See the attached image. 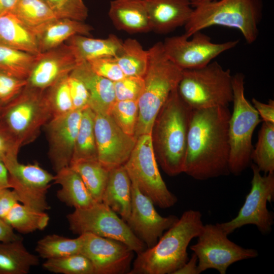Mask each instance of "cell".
Instances as JSON below:
<instances>
[{
    "mask_svg": "<svg viewBox=\"0 0 274 274\" xmlns=\"http://www.w3.org/2000/svg\"><path fill=\"white\" fill-rule=\"evenodd\" d=\"M203 225L200 211H185L154 246L137 254L128 274H173L189 259L188 245Z\"/></svg>",
    "mask_w": 274,
    "mask_h": 274,
    "instance_id": "3957f363",
    "label": "cell"
},
{
    "mask_svg": "<svg viewBox=\"0 0 274 274\" xmlns=\"http://www.w3.org/2000/svg\"><path fill=\"white\" fill-rule=\"evenodd\" d=\"M114 83L116 100H138L144 86L143 77L125 76Z\"/></svg>",
    "mask_w": 274,
    "mask_h": 274,
    "instance_id": "60d3db41",
    "label": "cell"
},
{
    "mask_svg": "<svg viewBox=\"0 0 274 274\" xmlns=\"http://www.w3.org/2000/svg\"><path fill=\"white\" fill-rule=\"evenodd\" d=\"M52 117L44 91L26 86L17 97L2 108L0 123L22 147L34 142Z\"/></svg>",
    "mask_w": 274,
    "mask_h": 274,
    "instance_id": "ba28073f",
    "label": "cell"
},
{
    "mask_svg": "<svg viewBox=\"0 0 274 274\" xmlns=\"http://www.w3.org/2000/svg\"><path fill=\"white\" fill-rule=\"evenodd\" d=\"M92 26L84 21L57 18L34 29L40 53L55 48L76 35L89 37Z\"/></svg>",
    "mask_w": 274,
    "mask_h": 274,
    "instance_id": "7402d4cb",
    "label": "cell"
},
{
    "mask_svg": "<svg viewBox=\"0 0 274 274\" xmlns=\"http://www.w3.org/2000/svg\"><path fill=\"white\" fill-rule=\"evenodd\" d=\"M39 264V258L27 250L21 238L0 242V274H27Z\"/></svg>",
    "mask_w": 274,
    "mask_h": 274,
    "instance_id": "83f0119b",
    "label": "cell"
},
{
    "mask_svg": "<svg viewBox=\"0 0 274 274\" xmlns=\"http://www.w3.org/2000/svg\"><path fill=\"white\" fill-rule=\"evenodd\" d=\"M70 166L80 176L93 199L101 202L110 170L98 159L79 160L72 163Z\"/></svg>",
    "mask_w": 274,
    "mask_h": 274,
    "instance_id": "f1b7e54d",
    "label": "cell"
},
{
    "mask_svg": "<svg viewBox=\"0 0 274 274\" xmlns=\"http://www.w3.org/2000/svg\"><path fill=\"white\" fill-rule=\"evenodd\" d=\"M1 110H2V107L0 106V115H1Z\"/></svg>",
    "mask_w": 274,
    "mask_h": 274,
    "instance_id": "11a10c76",
    "label": "cell"
},
{
    "mask_svg": "<svg viewBox=\"0 0 274 274\" xmlns=\"http://www.w3.org/2000/svg\"><path fill=\"white\" fill-rule=\"evenodd\" d=\"M10 188L8 172L5 164L0 160V190Z\"/></svg>",
    "mask_w": 274,
    "mask_h": 274,
    "instance_id": "f907efd6",
    "label": "cell"
},
{
    "mask_svg": "<svg viewBox=\"0 0 274 274\" xmlns=\"http://www.w3.org/2000/svg\"><path fill=\"white\" fill-rule=\"evenodd\" d=\"M21 147L17 140L0 123V160L17 158Z\"/></svg>",
    "mask_w": 274,
    "mask_h": 274,
    "instance_id": "f6af8a7d",
    "label": "cell"
},
{
    "mask_svg": "<svg viewBox=\"0 0 274 274\" xmlns=\"http://www.w3.org/2000/svg\"><path fill=\"white\" fill-rule=\"evenodd\" d=\"M0 44L34 55L40 53L33 29L12 12L0 16Z\"/></svg>",
    "mask_w": 274,
    "mask_h": 274,
    "instance_id": "d4e9b609",
    "label": "cell"
},
{
    "mask_svg": "<svg viewBox=\"0 0 274 274\" xmlns=\"http://www.w3.org/2000/svg\"><path fill=\"white\" fill-rule=\"evenodd\" d=\"M37 55L0 44V71L27 80Z\"/></svg>",
    "mask_w": 274,
    "mask_h": 274,
    "instance_id": "836d02e7",
    "label": "cell"
},
{
    "mask_svg": "<svg viewBox=\"0 0 274 274\" xmlns=\"http://www.w3.org/2000/svg\"><path fill=\"white\" fill-rule=\"evenodd\" d=\"M115 57L126 76L144 77L148 64L149 53L136 40L128 38L123 41L122 48Z\"/></svg>",
    "mask_w": 274,
    "mask_h": 274,
    "instance_id": "1f68e13d",
    "label": "cell"
},
{
    "mask_svg": "<svg viewBox=\"0 0 274 274\" xmlns=\"http://www.w3.org/2000/svg\"><path fill=\"white\" fill-rule=\"evenodd\" d=\"M189 40L184 34L166 38L162 42L167 57L182 70L206 66L223 52L235 47L238 40L215 43L201 31L195 32Z\"/></svg>",
    "mask_w": 274,
    "mask_h": 274,
    "instance_id": "4fadbf2b",
    "label": "cell"
},
{
    "mask_svg": "<svg viewBox=\"0 0 274 274\" xmlns=\"http://www.w3.org/2000/svg\"><path fill=\"white\" fill-rule=\"evenodd\" d=\"M110 115L125 133L134 136L139 116L138 100H116Z\"/></svg>",
    "mask_w": 274,
    "mask_h": 274,
    "instance_id": "f35d334b",
    "label": "cell"
},
{
    "mask_svg": "<svg viewBox=\"0 0 274 274\" xmlns=\"http://www.w3.org/2000/svg\"><path fill=\"white\" fill-rule=\"evenodd\" d=\"M228 235L217 223L204 224L197 242L190 247L197 258L199 273L214 269L225 274L234 263L258 255L256 250L242 247L230 241Z\"/></svg>",
    "mask_w": 274,
    "mask_h": 274,
    "instance_id": "8fae6325",
    "label": "cell"
},
{
    "mask_svg": "<svg viewBox=\"0 0 274 274\" xmlns=\"http://www.w3.org/2000/svg\"><path fill=\"white\" fill-rule=\"evenodd\" d=\"M108 15L118 30L131 33L151 30L143 0L112 1Z\"/></svg>",
    "mask_w": 274,
    "mask_h": 274,
    "instance_id": "603a6c76",
    "label": "cell"
},
{
    "mask_svg": "<svg viewBox=\"0 0 274 274\" xmlns=\"http://www.w3.org/2000/svg\"><path fill=\"white\" fill-rule=\"evenodd\" d=\"M82 111L73 110L52 117L44 126L48 143V156L55 173L70 165Z\"/></svg>",
    "mask_w": 274,
    "mask_h": 274,
    "instance_id": "ac0fdd59",
    "label": "cell"
},
{
    "mask_svg": "<svg viewBox=\"0 0 274 274\" xmlns=\"http://www.w3.org/2000/svg\"><path fill=\"white\" fill-rule=\"evenodd\" d=\"M10 189L0 190V217L4 219L13 207L20 202L16 193Z\"/></svg>",
    "mask_w": 274,
    "mask_h": 274,
    "instance_id": "bcb514c9",
    "label": "cell"
},
{
    "mask_svg": "<svg viewBox=\"0 0 274 274\" xmlns=\"http://www.w3.org/2000/svg\"><path fill=\"white\" fill-rule=\"evenodd\" d=\"M188 1L190 2L192 6L193 7L202 3L204 1V0H188Z\"/></svg>",
    "mask_w": 274,
    "mask_h": 274,
    "instance_id": "f5cc1de1",
    "label": "cell"
},
{
    "mask_svg": "<svg viewBox=\"0 0 274 274\" xmlns=\"http://www.w3.org/2000/svg\"><path fill=\"white\" fill-rule=\"evenodd\" d=\"M26 85L27 80L0 71V106L2 108L14 99Z\"/></svg>",
    "mask_w": 274,
    "mask_h": 274,
    "instance_id": "b9f144b4",
    "label": "cell"
},
{
    "mask_svg": "<svg viewBox=\"0 0 274 274\" xmlns=\"http://www.w3.org/2000/svg\"><path fill=\"white\" fill-rule=\"evenodd\" d=\"M148 50L144 89L138 99L136 138L142 134H151L155 120L172 91L178 87L183 71L166 55L162 42H157Z\"/></svg>",
    "mask_w": 274,
    "mask_h": 274,
    "instance_id": "277c9868",
    "label": "cell"
},
{
    "mask_svg": "<svg viewBox=\"0 0 274 274\" xmlns=\"http://www.w3.org/2000/svg\"><path fill=\"white\" fill-rule=\"evenodd\" d=\"M49 219L45 211L34 209L20 202L13 207L4 219L14 230L23 234L44 230Z\"/></svg>",
    "mask_w": 274,
    "mask_h": 274,
    "instance_id": "4dcf8cb0",
    "label": "cell"
},
{
    "mask_svg": "<svg viewBox=\"0 0 274 274\" xmlns=\"http://www.w3.org/2000/svg\"><path fill=\"white\" fill-rule=\"evenodd\" d=\"M251 160L261 172L265 174L274 172V123L263 121L255 148L251 154Z\"/></svg>",
    "mask_w": 274,
    "mask_h": 274,
    "instance_id": "d6a6232c",
    "label": "cell"
},
{
    "mask_svg": "<svg viewBox=\"0 0 274 274\" xmlns=\"http://www.w3.org/2000/svg\"><path fill=\"white\" fill-rule=\"evenodd\" d=\"M65 43L72 48L81 63L103 57H115L122 48L123 41L114 34L110 35L106 39L76 35Z\"/></svg>",
    "mask_w": 274,
    "mask_h": 274,
    "instance_id": "4316f807",
    "label": "cell"
},
{
    "mask_svg": "<svg viewBox=\"0 0 274 274\" xmlns=\"http://www.w3.org/2000/svg\"><path fill=\"white\" fill-rule=\"evenodd\" d=\"M193 110L174 89L159 111L151 132L157 162L165 173H183L187 136Z\"/></svg>",
    "mask_w": 274,
    "mask_h": 274,
    "instance_id": "7a4b0ae2",
    "label": "cell"
},
{
    "mask_svg": "<svg viewBox=\"0 0 274 274\" xmlns=\"http://www.w3.org/2000/svg\"><path fill=\"white\" fill-rule=\"evenodd\" d=\"M94 131L98 161L110 170L124 165L136 138L125 133L107 114H95Z\"/></svg>",
    "mask_w": 274,
    "mask_h": 274,
    "instance_id": "e0dca14e",
    "label": "cell"
},
{
    "mask_svg": "<svg viewBox=\"0 0 274 274\" xmlns=\"http://www.w3.org/2000/svg\"><path fill=\"white\" fill-rule=\"evenodd\" d=\"M101 202L127 221L131 211V182L124 165L110 170Z\"/></svg>",
    "mask_w": 274,
    "mask_h": 274,
    "instance_id": "cb8c5ba5",
    "label": "cell"
},
{
    "mask_svg": "<svg viewBox=\"0 0 274 274\" xmlns=\"http://www.w3.org/2000/svg\"><path fill=\"white\" fill-rule=\"evenodd\" d=\"M131 182V207L126 222L133 233L147 248L154 246L164 231L178 219L173 215L163 217L156 211L151 199Z\"/></svg>",
    "mask_w": 274,
    "mask_h": 274,
    "instance_id": "2e32d148",
    "label": "cell"
},
{
    "mask_svg": "<svg viewBox=\"0 0 274 274\" xmlns=\"http://www.w3.org/2000/svg\"><path fill=\"white\" fill-rule=\"evenodd\" d=\"M232 80L229 69L213 61L202 67L183 70L177 90L192 110L228 107L233 98Z\"/></svg>",
    "mask_w": 274,
    "mask_h": 274,
    "instance_id": "8992f818",
    "label": "cell"
},
{
    "mask_svg": "<svg viewBox=\"0 0 274 274\" xmlns=\"http://www.w3.org/2000/svg\"><path fill=\"white\" fill-rule=\"evenodd\" d=\"M58 18L84 21L88 10L83 0H42Z\"/></svg>",
    "mask_w": 274,
    "mask_h": 274,
    "instance_id": "ab89813d",
    "label": "cell"
},
{
    "mask_svg": "<svg viewBox=\"0 0 274 274\" xmlns=\"http://www.w3.org/2000/svg\"><path fill=\"white\" fill-rule=\"evenodd\" d=\"M173 274H199L198 270L197 258L193 253L190 259Z\"/></svg>",
    "mask_w": 274,
    "mask_h": 274,
    "instance_id": "681fc988",
    "label": "cell"
},
{
    "mask_svg": "<svg viewBox=\"0 0 274 274\" xmlns=\"http://www.w3.org/2000/svg\"><path fill=\"white\" fill-rule=\"evenodd\" d=\"M3 163L8 172L10 188L16 193L20 202L41 211L50 208L47 193L54 176L38 163L24 164L18 161V157Z\"/></svg>",
    "mask_w": 274,
    "mask_h": 274,
    "instance_id": "5bb4252c",
    "label": "cell"
},
{
    "mask_svg": "<svg viewBox=\"0 0 274 274\" xmlns=\"http://www.w3.org/2000/svg\"><path fill=\"white\" fill-rule=\"evenodd\" d=\"M80 235L75 238L56 234L46 235L38 241L36 251L42 258L49 259L80 253Z\"/></svg>",
    "mask_w": 274,
    "mask_h": 274,
    "instance_id": "e575fe53",
    "label": "cell"
},
{
    "mask_svg": "<svg viewBox=\"0 0 274 274\" xmlns=\"http://www.w3.org/2000/svg\"><path fill=\"white\" fill-rule=\"evenodd\" d=\"M251 168V187L237 216L229 221L217 223L228 235L246 225L256 226L263 234L272 230L274 218L267 204L274 198V172L262 176L255 164Z\"/></svg>",
    "mask_w": 274,
    "mask_h": 274,
    "instance_id": "7c38bea8",
    "label": "cell"
},
{
    "mask_svg": "<svg viewBox=\"0 0 274 274\" xmlns=\"http://www.w3.org/2000/svg\"><path fill=\"white\" fill-rule=\"evenodd\" d=\"M71 73L85 85L89 95V107L95 113L110 115L116 101L113 82L95 74L87 61L80 63Z\"/></svg>",
    "mask_w": 274,
    "mask_h": 274,
    "instance_id": "44dd1931",
    "label": "cell"
},
{
    "mask_svg": "<svg viewBox=\"0 0 274 274\" xmlns=\"http://www.w3.org/2000/svg\"><path fill=\"white\" fill-rule=\"evenodd\" d=\"M151 30L166 33L185 25L193 12L188 0H143Z\"/></svg>",
    "mask_w": 274,
    "mask_h": 274,
    "instance_id": "ffe728a7",
    "label": "cell"
},
{
    "mask_svg": "<svg viewBox=\"0 0 274 274\" xmlns=\"http://www.w3.org/2000/svg\"><path fill=\"white\" fill-rule=\"evenodd\" d=\"M215 1V0H204L203 2H208V1Z\"/></svg>",
    "mask_w": 274,
    "mask_h": 274,
    "instance_id": "db71d44e",
    "label": "cell"
},
{
    "mask_svg": "<svg viewBox=\"0 0 274 274\" xmlns=\"http://www.w3.org/2000/svg\"><path fill=\"white\" fill-rule=\"evenodd\" d=\"M124 166L131 181L154 205L167 209L177 203L178 198L167 188L159 172L150 134L136 138L135 146Z\"/></svg>",
    "mask_w": 274,
    "mask_h": 274,
    "instance_id": "9c48e42d",
    "label": "cell"
},
{
    "mask_svg": "<svg viewBox=\"0 0 274 274\" xmlns=\"http://www.w3.org/2000/svg\"><path fill=\"white\" fill-rule=\"evenodd\" d=\"M20 238L14 232L13 228L0 217V242H11Z\"/></svg>",
    "mask_w": 274,
    "mask_h": 274,
    "instance_id": "c3c4849f",
    "label": "cell"
},
{
    "mask_svg": "<svg viewBox=\"0 0 274 274\" xmlns=\"http://www.w3.org/2000/svg\"><path fill=\"white\" fill-rule=\"evenodd\" d=\"M43 267L55 273L94 274L93 265L90 260L79 253L61 257L46 259Z\"/></svg>",
    "mask_w": 274,
    "mask_h": 274,
    "instance_id": "8d00e7d4",
    "label": "cell"
},
{
    "mask_svg": "<svg viewBox=\"0 0 274 274\" xmlns=\"http://www.w3.org/2000/svg\"><path fill=\"white\" fill-rule=\"evenodd\" d=\"M70 230L79 235L89 233L113 239L127 245L137 254L147 247L116 213L101 202L84 208L75 209L67 215Z\"/></svg>",
    "mask_w": 274,
    "mask_h": 274,
    "instance_id": "30bf717a",
    "label": "cell"
},
{
    "mask_svg": "<svg viewBox=\"0 0 274 274\" xmlns=\"http://www.w3.org/2000/svg\"><path fill=\"white\" fill-rule=\"evenodd\" d=\"M95 117V112L89 107L82 110L71 164L81 160L98 159L94 131Z\"/></svg>",
    "mask_w": 274,
    "mask_h": 274,
    "instance_id": "f546056e",
    "label": "cell"
},
{
    "mask_svg": "<svg viewBox=\"0 0 274 274\" xmlns=\"http://www.w3.org/2000/svg\"><path fill=\"white\" fill-rule=\"evenodd\" d=\"M233 108L228 124L230 146L229 171L236 176L249 166L253 149L254 131L262 121L258 112L245 96V76L238 73L232 76Z\"/></svg>",
    "mask_w": 274,
    "mask_h": 274,
    "instance_id": "52a82bcc",
    "label": "cell"
},
{
    "mask_svg": "<svg viewBox=\"0 0 274 274\" xmlns=\"http://www.w3.org/2000/svg\"><path fill=\"white\" fill-rule=\"evenodd\" d=\"M230 115L228 107L193 110L183 173L202 181L230 174Z\"/></svg>",
    "mask_w": 274,
    "mask_h": 274,
    "instance_id": "6da1fadb",
    "label": "cell"
},
{
    "mask_svg": "<svg viewBox=\"0 0 274 274\" xmlns=\"http://www.w3.org/2000/svg\"><path fill=\"white\" fill-rule=\"evenodd\" d=\"M253 106L258 112L262 121L274 123V101L269 99L267 104L263 103L256 98L252 100Z\"/></svg>",
    "mask_w": 274,
    "mask_h": 274,
    "instance_id": "7dc6e473",
    "label": "cell"
},
{
    "mask_svg": "<svg viewBox=\"0 0 274 274\" xmlns=\"http://www.w3.org/2000/svg\"><path fill=\"white\" fill-rule=\"evenodd\" d=\"M53 182L61 186L56 194L58 199L70 207L84 208L96 202L80 176L70 166L56 172Z\"/></svg>",
    "mask_w": 274,
    "mask_h": 274,
    "instance_id": "484cf974",
    "label": "cell"
},
{
    "mask_svg": "<svg viewBox=\"0 0 274 274\" xmlns=\"http://www.w3.org/2000/svg\"><path fill=\"white\" fill-rule=\"evenodd\" d=\"M79 63L72 48L65 43L40 53L37 55L26 86L44 91L70 75Z\"/></svg>",
    "mask_w": 274,
    "mask_h": 274,
    "instance_id": "d6986e66",
    "label": "cell"
},
{
    "mask_svg": "<svg viewBox=\"0 0 274 274\" xmlns=\"http://www.w3.org/2000/svg\"><path fill=\"white\" fill-rule=\"evenodd\" d=\"M12 13L33 30L58 18L42 0H17Z\"/></svg>",
    "mask_w": 274,
    "mask_h": 274,
    "instance_id": "d590c367",
    "label": "cell"
},
{
    "mask_svg": "<svg viewBox=\"0 0 274 274\" xmlns=\"http://www.w3.org/2000/svg\"><path fill=\"white\" fill-rule=\"evenodd\" d=\"M80 235V253L90 260L94 274H128L134 252L127 245L91 233Z\"/></svg>",
    "mask_w": 274,
    "mask_h": 274,
    "instance_id": "9a60e30c",
    "label": "cell"
},
{
    "mask_svg": "<svg viewBox=\"0 0 274 274\" xmlns=\"http://www.w3.org/2000/svg\"><path fill=\"white\" fill-rule=\"evenodd\" d=\"M194 7L184 25V35L187 38L206 28L220 25L236 28L248 44L257 40L262 17L261 0H215L203 2Z\"/></svg>",
    "mask_w": 274,
    "mask_h": 274,
    "instance_id": "5b68a950",
    "label": "cell"
},
{
    "mask_svg": "<svg viewBox=\"0 0 274 274\" xmlns=\"http://www.w3.org/2000/svg\"><path fill=\"white\" fill-rule=\"evenodd\" d=\"M17 2V0H0V16L12 12Z\"/></svg>",
    "mask_w": 274,
    "mask_h": 274,
    "instance_id": "816d5d0a",
    "label": "cell"
},
{
    "mask_svg": "<svg viewBox=\"0 0 274 274\" xmlns=\"http://www.w3.org/2000/svg\"><path fill=\"white\" fill-rule=\"evenodd\" d=\"M68 76L44 90L52 117L61 116L74 110L68 84Z\"/></svg>",
    "mask_w": 274,
    "mask_h": 274,
    "instance_id": "74e56055",
    "label": "cell"
},
{
    "mask_svg": "<svg viewBox=\"0 0 274 274\" xmlns=\"http://www.w3.org/2000/svg\"><path fill=\"white\" fill-rule=\"evenodd\" d=\"M87 62L95 74L113 82L120 80L126 76L115 57H103Z\"/></svg>",
    "mask_w": 274,
    "mask_h": 274,
    "instance_id": "7bdbcfd3",
    "label": "cell"
},
{
    "mask_svg": "<svg viewBox=\"0 0 274 274\" xmlns=\"http://www.w3.org/2000/svg\"><path fill=\"white\" fill-rule=\"evenodd\" d=\"M67 81L74 110L82 111L89 107V93L82 81L71 73Z\"/></svg>",
    "mask_w": 274,
    "mask_h": 274,
    "instance_id": "ee69618b",
    "label": "cell"
}]
</instances>
